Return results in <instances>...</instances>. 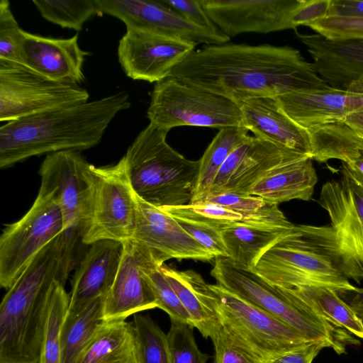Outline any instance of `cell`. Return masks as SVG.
<instances>
[{
	"label": "cell",
	"instance_id": "1",
	"mask_svg": "<svg viewBox=\"0 0 363 363\" xmlns=\"http://www.w3.org/2000/svg\"><path fill=\"white\" fill-rule=\"evenodd\" d=\"M168 77L235 103L330 87L298 50L267 44L205 45L184 57Z\"/></svg>",
	"mask_w": 363,
	"mask_h": 363
},
{
	"label": "cell",
	"instance_id": "2",
	"mask_svg": "<svg viewBox=\"0 0 363 363\" xmlns=\"http://www.w3.org/2000/svg\"><path fill=\"white\" fill-rule=\"evenodd\" d=\"M130 105L123 91L7 122L0 127V167L33 156L93 147L116 116Z\"/></svg>",
	"mask_w": 363,
	"mask_h": 363
},
{
	"label": "cell",
	"instance_id": "3",
	"mask_svg": "<svg viewBox=\"0 0 363 363\" xmlns=\"http://www.w3.org/2000/svg\"><path fill=\"white\" fill-rule=\"evenodd\" d=\"M62 233L33 259L0 305V363H39L53 283H66Z\"/></svg>",
	"mask_w": 363,
	"mask_h": 363
},
{
	"label": "cell",
	"instance_id": "4",
	"mask_svg": "<svg viewBox=\"0 0 363 363\" xmlns=\"http://www.w3.org/2000/svg\"><path fill=\"white\" fill-rule=\"evenodd\" d=\"M167 133L149 123L123 156L136 196L160 208L191 203L199 174V160H187L173 149Z\"/></svg>",
	"mask_w": 363,
	"mask_h": 363
},
{
	"label": "cell",
	"instance_id": "5",
	"mask_svg": "<svg viewBox=\"0 0 363 363\" xmlns=\"http://www.w3.org/2000/svg\"><path fill=\"white\" fill-rule=\"evenodd\" d=\"M217 284L285 322L311 341L322 342L337 354L360 342L319 315L291 289L272 286L252 271L216 257L211 272Z\"/></svg>",
	"mask_w": 363,
	"mask_h": 363
},
{
	"label": "cell",
	"instance_id": "6",
	"mask_svg": "<svg viewBox=\"0 0 363 363\" xmlns=\"http://www.w3.org/2000/svg\"><path fill=\"white\" fill-rule=\"evenodd\" d=\"M277 288L325 286L338 294L354 290L306 225H295L259 259L252 271Z\"/></svg>",
	"mask_w": 363,
	"mask_h": 363
},
{
	"label": "cell",
	"instance_id": "7",
	"mask_svg": "<svg viewBox=\"0 0 363 363\" xmlns=\"http://www.w3.org/2000/svg\"><path fill=\"white\" fill-rule=\"evenodd\" d=\"M318 203L330 225H307L313 239L348 279L363 280V192L345 174L323 184Z\"/></svg>",
	"mask_w": 363,
	"mask_h": 363
},
{
	"label": "cell",
	"instance_id": "8",
	"mask_svg": "<svg viewBox=\"0 0 363 363\" xmlns=\"http://www.w3.org/2000/svg\"><path fill=\"white\" fill-rule=\"evenodd\" d=\"M90 164L79 151L65 150L47 155L39 171L38 192L50 196L62 213L65 258L71 271L84 245L82 238L90 216Z\"/></svg>",
	"mask_w": 363,
	"mask_h": 363
},
{
	"label": "cell",
	"instance_id": "9",
	"mask_svg": "<svg viewBox=\"0 0 363 363\" xmlns=\"http://www.w3.org/2000/svg\"><path fill=\"white\" fill-rule=\"evenodd\" d=\"M219 322L234 340L262 363L311 341L279 318L216 284H211Z\"/></svg>",
	"mask_w": 363,
	"mask_h": 363
},
{
	"label": "cell",
	"instance_id": "10",
	"mask_svg": "<svg viewBox=\"0 0 363 363\" xmlns=\"http://www.w3.org/2000/svg\"><path fill=\"white\" fill-rule=\"evenodd\" d=\"M147 116L150 124L168 132L178 126L220 129L242 125L237 103L171 77L155 83Z\"/></svg>",
	"mask_w": 363,
	"mask_h": 363
},
{
	"label": "cell",
	"instance_id": "11",
	"mask_svg": "<svg viewBox=\"0 0 363 363\" xmlns=\"http://www.w3.org/2000/svg\"><path fill=\"white\" fill-rule=\"evenodd\" d=\"M91 210L82 242L85 246L100 240L125 242L133 238L137 201L123 157L116 164H90Z\"/></svg>",
	"mask_w": 363,
	"mask_h": 363
},
{
	"label": "cell",
	"instance_id": "12",
	"mask_svg": "<svg viewBox=\"0 0 363 363\" xmlns=\"http://www.w3.org/2000/svg\"><path fill=\"white\" fill-rule=\"evenodd\" d=\"M64 231L57 203L38 192L28 211L7 225L0 237V285L9 289L35 256Z\"/></svg>",
	"mask_w": 363,
	"mask_h": 363
},
{
	"label": "cell",
	"instance_id": "13",
	"mask_svg": "<svg viewBox=\"0 0 363 363\" xmlns=\"http://www.w3.org/2000/svg\"><path fill=\"white\" fill-rule=\"evenodd\" d=\"M88 91L21 65L0 61V121L10 122L88 101Z\"/></svg>",
	"mask_w": 363,
	"mask_h": 363
},
{
	"label": "cell",
	"instance_id": "14",
	"mask_svg": "<svg viewBox=\"0 0 363 363\" xmlns=\"http://www.w3.org/2000/svg\"><path fill=\"white\" fill-rule=\"evenodd\" d=\"M275 98L282 110L306 129L343 123L363 138V79L354 82L347 89L329 87Z\"/></svg>",
	"mask_w": 363,
	"mask_h": 363
},
{
	"label": "cell",
	"instance_id": "15",
	"mask_svg": "<svg viewBox=\"0 0 363 363\" xmlns=\"http://www.w3.org/2000/svg\"><path fill=\"white\" fill-rule=\"evenodd\" d=\"M99 15L120 19L126 29L154 33L191 43L220 45L230 38L201 29L179 15L162 1L95 0Z\"/></svg>",
	"mask_w": 363,
	"mask_h": 363
},
{
	"label": "cell",
	"instance_id": "16",
	"mask_svg": "<svg viewBox=\"0 0 363 363\" xmlns=\"http://www.w3.org/2000/svg\"><path fill=\"white\" fill-rule=\"evenodd\" d=\"M209 18L226 36L296 29L292 19L303 0H201Z\"/></svg>",
	"mask_w": 363,
	"mask_h": 363
},
{
	"label": "cell",
	"instance_id": "17",
	"mask_svg": "<svg viewBox=\"0 0 363 363\" xmlns=\"http://www.w3.org/2000/svg\"><path fill=\"white\" fill-rule=\"evenodd\" d=\"M195 46L154 33L126 29L119 40L118 58L128 77L156 83L168 77Z\"/></svg>",
	"mask_w": 363,
	"mask_h": 363
},
{
	"label": "cell",
	"instance_id": "18",
	"mask_svg": "<svg viewBox=\"0 0 363 363\" xmlns=\"http://www.w3.org/2000/svg\"><path fill=\"white\" fill-rule=\"evenodd\" d=\"M123 245L116 277L104 299L103 316L106 322L125 320L132 314L157 308L152 290L142 272L150 249L133 238Z\"/></svg>",
	"mask_w": 363,
	"mask_h": 363
},
{
	"label": "cell",
	"instance_id": "19",
	"mask_svg": "<svg viewBox=\"0 0 363 363\" xmlns=\"http://www.w3.org/2000/svg\"><path fill=\"white\" fill-rule=\"evenodd\" d=\"M21 55L24 67L51 80L74 86L85 80L83 64L89 52L80 48L77 34L54 38L23 30Z\"/></svg>",
	"mask_w": 363,
	"mask_h": 363
},
{
	"label": "cell",
	"instance_id": "20",
	"mask_svg": "<svg viewBox=\"0 0 363 363\" xmlns=\"http://www.w3.org/2000/svg\"><path fill=\"white\" fill-rule=\"evenodd\" d=\"M136 223L133 239L166 260L211 261L215 257L189 235L177 220L136 196Z\"/></svg>",
	"mask_w": 363,
	"mask_h": 363
},
{
	"label": "cell",
	"instance_id": "21",
	"mask_svg": "<svg viewBox=\"0 0 363 363\" xmlns=\"http://www.w3.org/2000/svg\"><path fill=\"white\" fill-rule=\"evenodd\" d=\"M89 246L72 279L65 318L74 317L96 298L106 297L116 277L123 243L104 240Z\"/></svg>",
	"mask_w": 363,
	"mask_h": 363
},
{
	"label": "cell",
	"instance_id": "22",
	"mask_svg": "<svg viewBox=\"0 0 363 363\" xmlns=\"http://www.w3.org/2000/svg\"><path fill=\"white\" fill-rule=\"evenodd\" d=\"M242 125L255 137L312 157L308 130L291 118L275 97H257L237 102Z\"/></svg>",
	"mask_w": 363,
	"mask_h": 363
},
{
	"label": "cell",
	"instance_id": "23",
	"mask_svg": "<svg viewBox=\"0 0 363 363\" xmlns=\"http://www.w3.org/2000/svg\"><path fill=\"white\" fill-rule=\"evenodd\" d=\"M319 77L332 88L347 89L363 79V40H330L318 34L296 32Z\"/></svg>",
	"mask_w": 363,
	"mask_h": 363
},
{
	"label": "cell",
	"instance_id": "24",
	"mask_svg": "<svg viewBox=\"0 0 363 363\" xmlns=\"http://www.w3.org/2000/svg\"><path fill=\"white\" fill-rule=\"evenodd\" d=\"M318 177L313 159L306 157L281 164L269 171L248 191L264 200L279 205L294 199H311Z\"/></svg>",
	"mask_w": 363,
	"mask_h": 363
},
{
	"label": "cell",
	"instance_id": "25",
	"mask_svg": "<svg viewBox=\"0 0 363 363\" xmlns=\"http://www.w3.org/2000/svg\"><path fill=\"white\" fill-rule=\"evenodd\" d=\"M161 270L189 313L194 328L203 337L210 338L220 325L214 307L211 284L194 270L177 271L165 264Z\"/></svg>",
	"mask_w": 363,
	"mask_h": 363
},
{
	"label": "cell",
	"instance_id": "26",
	"mask_svg": "<svg viewBox=\"0 0 363 363\" xmlns=\"http://www.w3.org/2000/svg\"><path fill=\"white\" fill-rule=\"evenodd\" d=\"M306 157H311L251 136L240 164L218 194L226 192L247 195L249 190L274 168Z\"/></svg>",
	"mask_w": 363,
	"mask_h": 363
},
{
	"label": "cell",
	"instance_id": "27",
	"mask_svg": "<svg viewBox=\"0 0 363 363\" xmlns=\"http://www.w3.org/2000/svg\"><path fill=\"white\" fill-rule=\"evenodd\" d=\"M293 228L244 222L223 226L220 233L227 259L235 268L252 271L262 256Z\"/></svg>",
	"mask_w": 363,
	"mask_h": 363
},
{
	"label": "cell",
	"instance_id": "28",
	"mask_svg": "<svg viewBox=\"0 0 363 363\" xmlns=\"http://www.w3.org/2000/svg\"><path fill=\"white\" fill-rule=\"evenodd\" d=\"M78 363H139L134 325L125 320L105 322Z\"/></svg>",
	"mask_w": 363,
	"mask_h": 363
},
{
	"label": "cell",
	"instance_id": "29",
	"mask_svg": "<svg viewBox=\"0 0 363 363\" xmlns=\"http://www.w3.org/2000/svg\"><path fill=\"white\" fill-rule=\"evenodd\" d=\"M105 296L91 302L73 318H65L60 330L61 363H78L97 331L106 322L103 311Z\"/></svg>",
	"mask_w": 363,
	"mask_h": 363
},
{
	"label": "cell",
	"instance_id": "30",
	"mask_svg": "<svg viewBox=\"0 0 363 363\" xmlns=\"http://www.w3.org/2000/svg\"><path fill=\"white\" fill-rule=\"evenodd\" d=\"M289 289L332 324L363 339V319L337 291L319 286Z\"/></svg>",
	"mask_w": 363,
	"mask_h": 363
},
{
	"label": "cell",
	"instance_id": "31",
	"mask_svg": "<svg viewBox=\"0 0 363 363\" xmlns=\"http://www.w3.org/2000/svg\"><path fill=\"white\" fill-rule=\"evenodd\" d=\"M312 147V159L320 163L336 159L348 162L363 149V138L343 123L307 129Z\"/></svg>",
	"mask_w": 363,
	"mask_h": 363
},
{
	"label": "cell",
	"instance_id": "32",
	"mask_svg": "<svg viewBox=\"0 0 363 363\" xmlns=\"http://www.w3.org/2000/svg\"><path fill=\"white\" fill-rule=\"evenodd\" d=\"M243 125L220 128L199 160V174L192 203L208 193L222 164L231 152L250 136Z\"/></svg>",
	"mask_w": 363,
	"mask_h": 363
},
{
	"label": "cell",
	"instance_id": "33",
	"mask_svg": "<svg viewBox=\"0 0 363 363\" xmlns=\"http://www.w3.org/2000/svg\"><path fill=\"white\" fill-rule=\"evenodd\" d=\"M203 201L220 204L240 214L244 223L285 228L295 225L286 218L278 205L257 196L225 192L207 195L195 202Z\"/></svg>",
	"mask_w": 363,
	"mask_h": 363
},
{
	"label": "cell",
	"instance_id": "34",
	"mask_svg": "<svg viewBox=\"0 0 363 363\" xmlns=\"http://www.w3.org/2000/svg\"><path fill=\"white\" fill-rule=\"evenodd\" d=\"M166 259L150 250L142 265V272L155 295L157 308L166 312L170 320L189 324L194 327L191 318L181 303L166 278L161 267Z\"/></svg>",
	"mask_w": 363,
	"mask_h": 363
},
{
	"label": "cell",
	"instance_id": "35",
	"mask_svg": "<svg viewBox=\"0 0 363 363\" xmlns=\"http://www.w3.org/2000/svg\"><path fill=\"white\" fill-rule=\"evenodd\" d=\"M65 284L58 279L53 283L39 363H61L60 330L69 303Z\"/></svg>",
	"mask_w": 363,
	"mask_h": 363
},
{
	"label": "cell",
	"instance_id": "36",
	"mask_svg": "<svg viewBox=\"0 0 363 363\" xmlns=\"http://www.w3.org/2000/svg\"><path fill=\"white\" fill-rule=\"evenodd\" d=\"M43 18L64 28L82 30L86 21L99 12L95 0H33Z\"/></svg>",
	"mask_w": 363,
	"mask_h": 363
},
{
	"label": "cell",
	"instance_id": "37",
	"mask_svg": "<svg viewBox=\"0 0 363 363\" xmlns=\"http://www.w3.org/2000/svg\"><path fill=\"white\" fill-rule=\"evenodd\" d=\"M139 363H172L167 335L148 315L133 317Z\"/></svg>",
	"mask_w": 363,
	"mask_h": 363
},
{
	"label": "cell",
	"instance_id": "38",
	"mask_svg": "<svg viewBox=\"0 0 363 363\" xmlns=\"http://www.w3.org/2000/svg\"><path fill=\"white\" fill-rule=\"evenodd\" d=\"M174 218H185L220 226L242 222L240 214L215 203L195 202L180 206L161 208Z\"/></svg>",
	"mask_w": 363,
	"mask_h": 363
},
{
	"label": "cell",
	"instance_id": "39",
	"mask_svg": "<svg viewBox=\"0 0 363 363\" xmlns=\"http://www.w3.org/2000/svg\"><path fill=\"white\" fill-rule=\"evenodd\" d=\"M189 324L171 320L167 340L172 363H207L209 356L198 347Z\"/></svg>",
	"mask_w": 363,
	"mask_h": 363
},
{
	"label": "cell",
	"instance_id": "40",
	"mask_svg": "<svg viewBox=\"0 0 363 363\" xmlns=\"http://www.w3.org/2000/svg\"><path fill=\"white\" fill-rule=\"evenodd\" d=\"M22 31L7 0L0 1V61L23 66L21 55Z\"/></svg>",
	"mask_w": 363,
	"mask_h": 363
},
{
	"label": "cell",
	"instance_id": "41",
	"mask_svg": "<svg viewBox=\"0 0 363 363\" xmlns=\"http://www.w3.org/2000/svg\"><path fill=\"white\" fill-rule=\"evenodd\" d=\"M308 27L330 40H363V17L327 16Z\"/></svg>",
	"mask_w": 363,
	"mask_h": 363
},
{
	"label": "cell",
	"instance_id": "42",
	"mask_svg": "<svg viewBox=\"0 0 363 363\" xmlns=\"http://www.w3.org/2000/svg\"><path fill=\"white\" fill-rule=\"evenodd\" d=\"M174 218L189 235L211 253L215 258L228 257L220 233L221 228L223 226L185 218Z\"/></svg>",
	"mask_w": 363,
	"mask_h": 363
},
{
	"label": "cell",
	"instance_id": "43",
	"mask_svg": "<svg viewBox=\"0 0 363 363\" xmlns=\"http://www.w3.org/2000/svg\"><path fill=\"white\" fill-rule=\"evenodd\" d=\"M211 340L215 351L213 363H262L241 347L221 324Z\"/></svg>",
	"mask_w": 363,
	"mask_h": 363
},
{
	"label": "cell",
	"instance_id": "44",
	"mask_svg": "<svg viewBox=\"0 0 363 363\" xmlns=\"http://www.w3.org/2000/svg\"><path fill=\"white\" fill-rule=\"evenodd\" d=\"M162 1L191 24L212 33H221L203 8L201 0H163Z\"/></svg>",
	"mask_w": 363,
	"mask_h": 363
},
{
	"label": "cell",
	"instance_id": "45",
	"mask_svg": "<svg viewBox=\"0 0 363 363\" xmlns=\"http://www.w3.org/2000/svg\"><path fill=\"white\" fill-rule=\"evenodd\" d=\"M250 137L237 147L222 164L207 195L218 194L228 182L247 150Z\"/></svg>",
	"mask_w": 363,
	"mask_h": 363
},
{
	"label": "cell",
	"instance_id": "46",
	"mask_svg": "<svg viewBox=\"0 0 363 363\" xmlns=\"http://www.w3.org/2000/svg\"><path fill=\"white\" fill-rule=\"evenodd\" d=\"M331 0H303L296 10L292 22L296 28L309 24L328 16Z\"/></svg>",
	"mask_w": 363,
	"mask_h": 363
},
{
	"label": "cell",
	"instance_id": "47",
	"mask_svg": "<svg viewBox=\"0 0 363 363\" xmlns=\"http://www.w3.org/2000/svg\"><path fill=\"white\" fill-rule=\"evenodd\" d=\"M325 347L322 342H313L279 355L266 363H312L320 351Z\"/></svg>",
	"mask_w": 363,
	"mask_h": 363
},
{
	"label": "cell",
	"instance_id": "48",
	"mask_svg": "<svg viewBox=\"0 0 363 363\" xmlns=\"http://www.w3.org/2000/svg\"><path fill=\"white\" fill-rule=\"evenodd\" d=\"M328 16L363 17V1L331 0Z\"/></svg>",
	"mask_w": 363,
	"mask_h": 363
},
{
	"label": "cell",
	"instance_id": "49",
	"mask_svg": "<svg viewBox=\"0 0 363 363\" xmlns=\"http://www.w3.org/2000/svg\"><path fill=\"white\" fill-rule=\"evenodd\" d=\"M341 172L347 174L363 192V149L353 160L342 162Z\"/></svg>",
	"mask_w": 363,
	"mask_h": 363
},
{
	"label": "cell",
	"instance_id": "50",
	"mask_svg": "<svg viewBox=\"0 0 363 363\" xmlns=\"http://www.w3.org/2000/svg\"><path fill=\"white\" fill-rule=\"evenodd\" d=\"M353 308L357 315L363 319V288H356L353 291L339 294Z\"/></svg>",
	"mask_w": 363,
	"mask_h": 363
}]
</instances>
